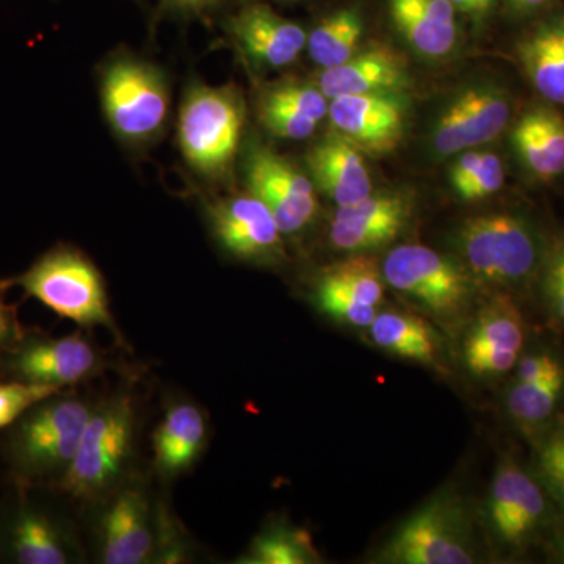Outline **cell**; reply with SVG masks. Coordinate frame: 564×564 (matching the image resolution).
Masks as SVG:
<instances>
[{"label": "cell", "instance_id": "6da1fadb", "mask_svg": "<svg viewBox=\"0 0 564 564\" xmlns=\"http://www.w3.org/2000/svg\"><path fill=\"white\" fill-rule=\"evenodd\" d=\"M58 393L33 404L9 426L3 455L20 485L61 480L79 447L93 408Z\"/></svg>", "mask_w": 564, "mask_h": 564}, {"label": "cell", "instance_id": "7a4b0ae2", "mask_svg": "<svg viewBox=\"0 0 564 564\" xmlns=\"http://www.w3.org/2000/svg\"><path fill=\"white\" fill-rule=\"evenodd\" d=\"M243 129L239 93L229 87L196 85L180 113V144L195 172L217 180L231 169Z\"/></svg>", "mask_w": 564, "mask_h": 564}, {"label": "cell", "instance_id": "3957f363", "mask_svg": "<svg viewBox=\"0 0 564 564\" xmlns=\"http://www.w3.org/2000/svg\"><path fill=\"white\" fill-rule=\"evenodd\" d=\"M133 432L135 410L129 397H117L93 410L76 455L58 480L62 491L77 500L107 491L131 458Z\"/></svg>", "mask_w": 564, "mask_h": 564}, {"label": "cell", "instance_id": "277c9868", "mask_svg": "<svg viewBox=\"0 0 564 564\" xmlns=\"http://www.w3.org/2000/svg\"><path fill=\"white\" fill-rule=\"evenodd\" d=\"M29 295L80 326L115 329L101 273L74 250L51 251L18 278Z\"/></svg>", "mask_w": 564, "mask_h": 564}, {"label": "cell", "instance_id": "5b68a950", "mask_svg": "<svg viewBox=\"0 0 564 564\" xmlns=\"http://www.w3.org/2000/svg\"><path fill=\"white\" fill-rule=\"evenodd\" d=\"M378 562L393 564H469L475 562L463 503L441 494L415 511L389 538Z\"/></svg>", "mask_w": 564, "mask_h": 564}, {"label": "cell", "instance_id": "8992f818", "mask_svg": "<svg viewBox=\"0 0 564 564\" xmlns=\"http://www.w3.org/2000/svg\"><path fill=\"white\" fill-rule=\"evenodd\" d=\"M458 247L475 276L497 285L524 281L536 265V239L514 215L473 218L458 234Z\"/></svg>", "mask_w": 564, "mask_h": 564}, {"label": "cell", "instance_id": "52a82bcc", "mask_svg": "<svg viewBox=\"0 0 564 564\" xmlns=\"http://www.w3.org/2000/svg\"><path fill=\"white\" fill-rule=\"evenodd\" d=\"M383 278L440 317L462 313L469 302L470 281L462 267L422 245H403L389 252Z\"/></svg>", "mask_w": 564, "mask_h": 564}, {"label": "cell", "instance_id": "ba28073f", "mask_svg": "<svg viewBox=\"0 0 564 564\" xmlns=\"http://www.w3.org/2000/svg\"><path fill=\"white\" fill-rule=\"evenodd\" d=\"M102 101L111 128L126 140L151 139L169 115V90L161 74L129 58L115 62L104 74Z\"/></svg>", "mask_w": 564, "mask_h": 564}, {"label": "cell", "instance_id": "9c48e42d", "mask_svg": "<svg viewBox=\"0 0 564 564\" xmlns=\"http://www.w3.org/2000/svg\"><path fill=\"white\" fill-rule=\"evenodd\" d=\"M74 541L61 518L24 491L0 505V558L17 564L74 562Z\"/></svg>", "mask_w": 564, "mask_h": 564}, {"label": "cell", "instance_id": "30bf717a", "mask_svg": "<svg viewBox=\"0 0 564 564\" xmlns=\"http://www.w3.org/2000/svg\"><path fill=\"white\" fill-rule=\"evenodd\" d=\"M245 170L251 195L269 207L282 234L300 232L314 220L318 203L313 182L285 159L256 148Z\"/></svg>", "mask_w": 564, "mask_h": 564}, {"label": "cell", "instance_id": "8fae6325", "mask_svg": "<svg viewBox=\"0 0 564 564\" xmlns=\"http://www.w3.org/2000/svg\"><path fill=\"white\" fill-rule=\"evenodd\" d=\"M6 355V370L17 381L58 391L90 377L99 364L98 352L80 336L22 337Z\"/></svg>", "mask_w": 564, "mask_h": 564}, {"label": "cell", "instance_id": "7c38bea8", "mask_svg": "<svg viewBox=\"0 0 564 564\" xmlns=\"http://www.w3.org/2000/svg\"><path fill=\"white\" fill-rule=\"evenodd\" d=\"M511 118V102L500 88L475 87L459 95L441 115L433 132L437 154L469 151L497 139Z\"/></svg>", "mask_w": 564, "mask_h": 564}, {"label": "cell", "instance_id": "4fadbf2b", "mask_svg": "<svg viewBox=\"0 0 564 564\" xmlns=\"http://www.w3.org/2000/svg\"><path fill=\"white\" fill-rule=\"evenodd\" d=\"M212 231L229 254L243 261H269L281 252V229L269 207L250 196L210 204Z\"/></svg>", "mask_w": 564, "mask_h": 564}, {"label": "cell", "instance_id": "5bb4252c", "mask_svg": "<svg viewBox=\"0 0 564 564\" xmlns=\"http://www.w3.org/2000/svg\"><path fill=\"white\" fill-rule=\"evenodd\" d=\"M328 115L336 132L367 154H388L402 141L404 111L391 95L340 96Z\"/></svg>", "mask_w": 564, "mask_h": 564}, {"label": "cell", "instance_id": "9a60e30c", "mask_svg": "<svg viewBox=\"0 0 564 564\" xmlns=\"http://www.w3.org/2000/svg\"><path fill=\"white\" fill-rule=\"evenodd\" d=\"M411 217L410 203L399 193H378L339 207L329 237L344 251H367L395 240Z\"/></svg>", "mask_w": 564, "mask_h": 564}, {"label": "cell", "instance_id": "2e32d148", "mask_svg": "<svg viewBox=\"0 0 564 564\" xmlns=\"http://www.w3.org/2000/svg\"><path fill=\"white\" fill-rule=\"evenodd\" d=\"M158 519L139 489H122L101 519V558L107 564L150 562L158 549Z\"/></svg>", "mask_w": 564, "mask_h": 564}, {"label": "cell", "instance_id": "e0dca14e", "mask_svg": "<svg viewBox=\"0 0 564 564\" xmlns=\"http://www.w3.org/2000/svg\"><path fill=\"white\" fill-rule=\"evenodd\" d=\"M545 511L544 494L518 464L505 463L496 477L489 499L494 532L508 544H521L540 525Z\"/></svg>", "mask_w": 564, "mask_h": 564}, {"label": "cell", "instance_id": "ac0fdd59", "mask_svg": "<svg viewBox=\"0 0 564 564\" xmlns=\"http://www.w3.org/2000/svg\"><path fill=\"white\" fill-rule=\"evenodd\" d=\"M231 33L251 61L270 68L291 65L307 43L302 25L284 20L263 6L247 7L236 14Z\"/></svg>", "mask_w": 564, "mask_h": 564}, {"label": "cell", "instance_id": "d6986e66", "mask_svg": "<svg viewBox=\"0 0 564 564\" xmlns=\"http://www.w3.org/2000/svg\"><path fill=\"white\" fill-rule=\"evenodd\" d=\"M406 66L395 52L373 46L350 61L323 69L318 88L332 101L340 96L391 95L406 87Z\"/></svg>", "mask_w": 564, "mask_h": 564}, {"label": "cell", "instance_id": "ffe728a7", "mask_svg": "<svg viewBox=\"0 0 564 564\" xmlns=\"http://www.w3.org/2000/svg\"><path fill=\"white\" fill-rule=\"evenodd\" d=\"M307 166L317 187L339 207L372 195V180L362 152L339 133L307 152Z\"/></svg>", "mask_w": 564, "mask_h": 564}, {"label": "cell", "instance_id": "44dd1931", "mask_svg": "<svg viewBox=\"0 0 564 564\" xmlns=\"http://www.w3.org/2000/svg\"><path fill=\"white\" fill-rule=\"evenodd\" d=\"M395 28L423 57L443 58L456 46L455 7L451 0H388Z\"/></svg>", "mask_w": 564, "mask_h": 564}, {"label": "cell", "instance_id": "7402d4cb", "mask_svg": "<svg viewBox=\"0 0 564 564\" xmlns=\"http://www.w3.org/2000/svg\"><path fill=\"white\" fill-rule=\"evenodd\" d=\"M518 51L534 90L545 101L564 104V14L534 25Z\"/></svg>", "mask_w": 564, "mask_h": 564}, {"label": "cell", "instance_id": "603a6c76", "mask_svg": "<svg viewBox=\"0 0 564 564\" xmlns=\"http://www.w3.org/2000/svg\"><path fill=\"white\" fill-rule=\"evenodd\" d=\"M202 410L191 403L174 404L154 433V462L159 473L176 477L191 469L206 444Z\"/></svg>", "mask_w": 564, "mask_h": 564}, {"label": "cell", "instance_id": "cb8c5ba5", "mask_svg": "<svg viewBox=\"0 0 564 564\" xmlns=\"http://www.w3.org/2000/svg\"><path fill=\"white\" fill-rule=\"evenodd\" d=\"M513 141L534 176L551 180L564 173V120L555 111L534 109L525 113L516 124Z\"/></svg>", "mask_w": 564, "mask_h": 564}, {"label": "cell", "instance_id": "d4e9b609", "mask_svg": "<svg viewBox=\"0 0 564 564\" xmlns=\"http://www.w3.org/2000/svg\"><path fill=\"white\" fill-rule=\"evenodd\" d=\"M369 328L373 343L392 355L422 364L436 361L437 339L422 318L384 313L377 315Z\"/></svg>", "mask_w": 564, "mask_h": 564}, {"label": "cell", "instance_id": "484cf974", "mask_svg": "<svg viewBox=\"0 0 564 564\" xmlns=\"http://www.w3.org/2000/svg\"><path fill=\"white\" fill-rule=\"evenodd\" d=\"M364 24L358 11L339 10L323 18L307 36V52L323 69L334 68L358 54Z\"/></svg>", "mask_w": 564, "mask_h": 564}, {"label": "cell", "instance_id": "4316f807", "mask_svg": "<svg viewBox=\"0 0 564 564\" xmlns=\"http://www.w3.org/2000/svg\"><path fill=\"white\" fill-rule=\"evenodd\" d=\"M524 345V325L513 303L499 299L485 307L475 323L466 352L508 350L521 351Z\"/></svg>", "mask_w": 564, "mask_h": 564}, {"label": "cell", "instance_id": "83f0119b", "mask_svg": "<svg viewBox=\"0 0 564 564\" xmlns=\"http://www.w3.org/2000/svg\"><path fill=\"white\" fill-rule=\"evenodd\" d=\"M310 534L291 527L273 525L254 538L250 551L240 560L248 564H311L317 562Z\"/></svg>", "mask_w": 564, "mask_h": 564}, {"label": "cell", "instance_id": "f1b7e54d", "mask_svg": "<svg viewBox=\"0 0 564 564\" xmlns=\"http://www.w3.org/2000/svg\"><path fill=\"white\" fill-rule=\"evenodd\" d=\"M563 388L564 370L533 383L516 381L511 391L508 392V411L522 425H540L554 413Z\"/></svg>", "mask_w": 564, "mask_h": 564}, {"label": "cell", "instance_id": "f546056e", "mask_svg": "<svg viewBox=\"0 0 564 564\" xmlns=\"http://www.w3.org/2000/svg\"><path fill=\"white\" fill-rule=\"evenodd\" d=\"M383 273H380L373 259L355 256L334 265L323 274L321 281L339 289L358 302L378 306L383 300Z\"/></svg>", "mask_w": 564, "mask_h": 564}, {"label": "cell", "instance_id": "4dcf8cb0", "mask_svg": "<svg viewBox=\"0 0 564 564\" xmlns=\"http://www.w3.org/2000/svg\"><path fill=\"white\" fill-rule=\"evenodd\" d=\"M263 101L288 107L311 118L321 121L328 115L329 101L321 91V88L313 85L284 84L267 93Z\"/></svg>", "mask_w": 564, "mask_h": 564}, {"label": "cell", "instance_id": "1f68e13d", "mask_svg": "<svg viewBox=\"0 0 564 564\" xmlns=\"http://www.w3.org/2000/svg\"><path fill=\"white\" fill-rule=\"evenodd\" d=\"M58 392H61L58 389L51 386L25 383V381L0 384V429H7L25 411L31 410L33 404Z\"/></svg>", "mask_w": 564, "mask_h": 564}, {"label": "cell", "instance_id": "d6a6232c", "mask_svg": "<svg viewBox=\"0 0 564 564\" xmlns=\"http://www.w3.org/2000/svg\"><path fill=\"white\" fill-rule=\"evenodd\" d=\"M317 302L326 314L332 315L336 321L348 323L352 326H370L377 317L375 306L358 302L339 289L318 281Z\"/></svg>", "mask_w": 564, "mask_h": 564}, {"label": "cell", "instance_id": "836d02e7", "mask_svg": "<svg viewBox=\"0 0 564 564\" xmlns=\"http://www.w3.org/2000/svg\"><path fill=\"white\" fill-rule=\"evenodd\" d=\"M261 120L270 132L282 139H307L317 128V121L304 117L299 111L267 101L261 104Z\"/></svg>", "mask_w": 564, "mask_h": 564}, {"label": "cell", "instance_id": "e575fe53", "mask_svg": "<svg viewBox=\"0 0 564 564\" xmlns=\"http://www.w3.org/2000/svg\"><path fill=\"white\" fill-rule=\"evenodd\" d=\"M538 469L549 491L564 505V426L541 445Z\"/></svg>", "mask_w": 564, "mask_h": 564}, {"label": "cell", "instance_id": "d590c367", "mask_svg": "<svg viewBox=\"0 0 564 564\" xmlns=\"http://www.w3.org/2000/svg\"><path fill=\"white\" fill-rule=\"evenodd\" d=\"M505 184L503 163L494 152H484L480 166L475 173L474 180L464 188L462 198L464 202H478L496 195Z\"/></svg>", "mask_w": 564, "mask_h": 564}, {"label": "cell", "instance_id": "8d00e7d4", "mask_svg": "<svg viewBox=\"0 0 564 564\" xmlns=\"http://www.w3.org/2000/svg\"><path fill=\"white\" fill-rule=\"evenodd\" d=\"M519 361L518 351L488 350L466 352L469 369L477 375H502L510 372Z\"/></svg>", "mask_w": 564, "mask_h": 564}, {"label": "cell", "instance_id": "74e56055", "mask_svg": "<svg viewBox=\"0 0 564 564\" xmlns=\"http://www.w3.org/2000/svg\"><path fill=\"white\" fill-rule=\"evenodd\" d=\"M562 364L549 352H534V355L525 356L518 364V381L519 383H533V381L544 380L563 372Z\"/></svg>", "mask_w": 564, "mask_h": 564}, {"label": "cell", "instance_id": "f35d334b", "mask_svg": "<svg viewBox=\"0 0 564 564\" xmlns=\"http://www.w3.org/2000/svg\"><path fill=\"white\" fill-rule=\"evenodd\" d=\"M545 292L556 315L564 322V247L558 248L547 263Z\"/></svg>", "mask_w": 564, "mask_h": 564}, {"label": "cell", "instance_id": "ab89813d", "mask_svg": "<svg viewBox=\"0 0 564 564\" xmlns=\"http://www.w3.org/2000/svg\"><path fill=\"white\" fill-rule=\"evenodd\" d=\"M484 152L466 151L462 158L456 161L454 170H452V184H454L455 192L462 195L464 188L474 180L478 166H480Z\"/></svg>", "mask_w": 564, "mask_h": 564}, {"label": "cell", "instance_id": "60d3db41", "mask_svg": "<svg viewBox=\"0 0 564 564\" xmlns=\"http://www.w3.org/2000/svg\"><path fill=\"white\" fill-rule=\"evenodd\" d=\"M21 339L22 334L17 315L0 295V351L11 350Z\"/></svg>", "mask_w": 564, "mask_h": 564}, {"label": "cell", "instance_id": "b9f144b4", "mask_svg": "<svg viewBox=\"0 0 564 564\" xmlns=\"http://www.w3.org/2000/svg\"><path fill=\"white\" fill-rule=\"evenodd\" d=\"M551 0H510L511 7L519 13H532L544 9Z\"/></svg>", "mask_w": 564, "mask_h": 564}, {"label": "cell", "instance_id": "7bdbcfd3", "mask_svg": "<svg viewBox=\"0 0 564 564\" xmlns=\"http://www.w3.org/2000/svg\"><path fill=\"white\" fill-rule=\"evenodd\" d=\"M456 10L481 11L491 6L492 0H451Z\"/></svg>", "mask_w": 564, "mask_h": 564}, {"label": "cell", "instance_id": "ee69618b", "mask_svg": "<svg viewBox=\"0 0 564 564\" xmlns=\"http://www.w3.org/2000/svg\"><path fill=\"white\" fill-rule=\"evenodd\" d=\"M173 6L180 7V9L184 10H204L209 9V7L215 6L218 0H170Z\"/></svg>", "mask_w": 564, "mask_h": 564}, {"label": "cell", "instance_id": "f6af8a7d", "mask_svg": "<svg viewBox=\"0 0 564 564\" xmlns=\"http://www.w3.org/2000/svg\"><path fill=\"white\" fill-rule=\"evenodd\" d=\"M563 562H564V552H563Z\"/></svg>", "mask_w": 564, "mask_h": 564}]
</instances>
